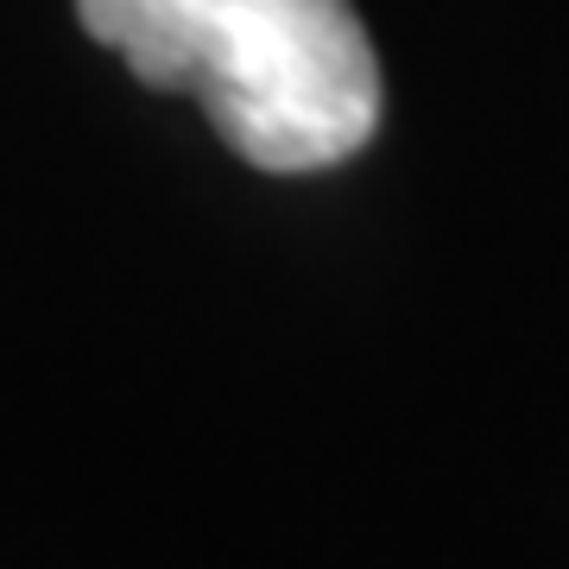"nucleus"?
I'll list each match as a JSON object with an SVG mask.
<instances>
[{"label":"nucleus","mask_w":569,"mask_h":569,"mask_svg":"<svg viewBox=\"0 0 569 569\" xmlns=\"http://www.w3.org/2000/svg\"><path fill=\"white\" fill-rule=\"evenodd\" d=\"M77 20L140 82L197 96L260 171H323L373 140L380 63L348 0H77Z\"/></svg>","instance_id":"obj_1"}]
</instances>
